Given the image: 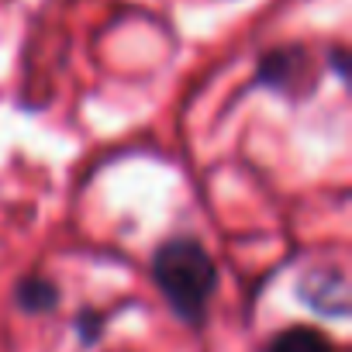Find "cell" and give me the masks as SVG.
I'll use <instances>...</instances> for the list:
<instances>
[{"label": "cell", "mask_w": 352, "mask_h": 352, "mask_svg": "<svg viewBox=\"0 0 352 352\" xmlns=\"http://www.w3.org/2000/svg\"><path fill=\"white\" fill-rule=\"evenodd\" d=\"M266 352H335L331 338L321 335L318 328H307V324H294V328H283L270 345Z\"/></svg>", "instance_id": "cell-5"}, {"label": "cell", "mask_w": 352, "mask_h": 352, "mask_svg": "<svg viewBox=\"0 0 352 352\" xmlns=\"http://www.w3.org/2000/svg\"><path fill=\"white\" fill-rule=\"evenodd\" d=\"M152 280L176 318L194 328L204 324L211 294L218 287V266L201 242L169 239L159 245L152 256Z\"/></svg>", "instance_id": "cell-1"}, {"label": "cell", "mask_w": 352, "mask_h": 352, "mask_svg": "<svg viewBox=\"0 0 352 352\" xmlns=\"http://www.w3.org/2000/svg\"><path fill=\"white\" fill-rule=\"evenodd\" d=\"M307 66V56L304 49H273L259 59V73H256V83L263 87H273V90H294V80L300 76V69Z\"/></svg>", "instance_id": "cell-3"}, {"label": "cell", "mask_w": 352, "mask_h": 352, "mask_svg": "<svg viewBox=\"0 0 352 352\" xmlns=\"http://www.w3.org/2000/svg\"><path fill=\"white\" fill-rule=\"evenodd\" d=\"M14 304H18L25 314L56 311V304H59V287H56L49 276H25V280L14 287Z\"/></svg>", "instance_id": "cell-4"}, {"label": "cell", "mask_w": 352, "mask_h": 352, "mask_svg": "<svg viewBox=\"0 0 352 352\" xmlns=\"http://www.w3.org/2000/svg\"><path fill=\"white\" fill-rule=\"evenodd\" d=\"M97 328H100V318L87 311V314L80 318V335H83V342H87V345H90V342L97 338Z\"/></svg>", "instance_id": "cell-6"}, {"label": "cell", "mask_w": 352, "mask_h": 352, "mask_svg": "<svg viewBox=\"0 0 352 352\" xmlns=\"http://www.w3.org/2000/svg\"><path fill=\"white\" fill-rule=\"evenodd\" d=\"M300 297L331 318H342L349 311V287H345L342 273H335V270H311L300 280Z\"/></svg>", "instance_id": "cell-2"}]
</instances>
